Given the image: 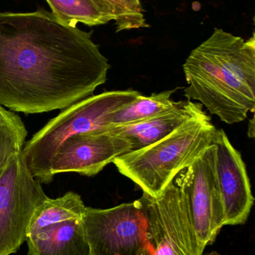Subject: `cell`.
I'll return each mask as SVG.
<instances>
[{"label":"cell","instance_id":"277c9868","mask_svg":"<svg viewBox=\"0 0 255 255\" xmlns=\"http://www.w3.org/2000/svg\"><path fill=\"white\" fill-rule=\"evenodd\" d=\"M140 94L131 89L106 91L64 109L25 142L22 154L33 176L41 184L52 182L51 160L61 144L78 133L107 129L113 114Z\"/></svg>","mask_w":255,"mask_h":255},{"label":"cell","instance_id":"d6986e66","mask_svg":"<svg viewBox=\"0 0 255 255\" xmlns=\"http://www.w3.org/2000/svg\"><path fill=\"white\" fill-rule=\"evenodd\" d=\"M205 255H220V253H217V252H212V253H208V254H206Z\"/></svg>","mask_w":255,"mask_h":255},{"label":"cell","instance_id":"9c48e42d","mask_svg":"<svg viewBox=\"0 0 255 255\" xmlns=\"http://www.w3.org/2000/svg\"><path fill=\"white\" fill-rule=\"evenodd\" d=\"M133 151L131 141L109 129L78 133L66 139L52 157L51 179L64 172L94 176L117 157Z\"/></svg>","mask_w":255,"mask_h":255},{"label":"cell","instance_id":"52a82bcc","mask_svg":"<svg viewBox=\"0 0 255 255\" xmlns=\"http://www.w3.org/2000/svg\"><path fill=\"white\" fill-rule=\"evenodd\" d=\"M175 182L182 190L189 216L202 248L211 245L225 226L224 210L216 175V146L210 145Z\"/></svg>","mask_w":255,"mask_h":255},{"label":"cell","instance_id":"e0dca14e","mask_svg":"<svg viewBox=\"0 0 255 255\" xmlns=\"http://www.w3.org/2000/svg\"><path fill=\"white\" fill-rule=\"evenodd\" d=\"M105 11L113 18L116 25V31L124 30L146 28L148 23L145 17L137 16L127 8L121 0H96Z\"/></svg>","mask_w":255,"mask_h":255},{"label":"cell","instance_id":"8992f818","mask_svg":"<svg viewBox=\"0 0 255 255\" xmlns=\"http://www.w3.org/2000/svg\"><path fill=\"white\" fill-rule=\"evenodd\" d=\"M47 198L22 151L13 157L0 177V255L19 250L34 213Z\"/></svg>","mask_w":255,"mask_h":255},{"label":"cell","instance_id":"5b68a950","mask_svg":"<svg viewBox=\"0 0 255 255\" xmlns=\"http://www.w3.org/2000/svg\"><path fill=\"white\" fill-rule=\"evenodd\" d=\"M84 227L90 255H150L143 197L108 209L85 207Z\"/></svg>","mask_w":255,"mask_h":255},{"label":"cell","instance_id":"5bb4252c","mask_svg":"<svg viewBox=\"0 0 255 255\" xmlns=\"http://www.w3.org/2000/svg\"><path fill=\"white\" fill-rule=\"evenodd\" d=\"M175 91L154 93L148 97L140 94L130 104L113 114L111 126L136 124L172 110L177 104L172 99Z\"/></svg>","mask_w":255,"mask_h":255},{"label":"cell","instance_id":"7a4b0ae2","mask_svg":"<svg viewBox=\"0 0 255 255\" xmlns=\"http://www.w3.org/2000/svg\"><path fill=\"white\" fill-rule=\"evenodd\" d=\"M184 96L222 122L245 121L255 106V37L249 40L221 28L192 51L184 63Z\"/></svg>","mask_w":255,"mask_h":255},{"label":"cell","instance_id":"9a60e30c","mask_svg":"<svg viewBox=\"0 0 255 255\" xmlns=\"http://www.w3.org/2000/svg\"><path fill=\"white\" fill-rule=\"evenodd\" d=\"M54 16L63 23L76 26L104 25L113 20L96 0H46Z\"/></svg>","mask_w":255,"mask_h":255},{"label":"cell","instance_id":"ac0fdd59","mask_svg":"<svg viewBox=\"0 0 255 255\" xmlns=\"http://www.w3.org/2000/svg\"><path fill=\"white\" fill-rule=\"evenodd\" d=\"M121 1L135 14L141 17H145L140 0H121Z\"/></svg>","mask_w":255,"mask_h":255},{"label":"cell","instance_id":"7c38bea8","mask_svg":"<svg viewBox=\"0 0 255 255\" xmlns=\"http://www.w3.org/2000/svg\"><path fill=\"white\" fill-rule=\"evenodd\" d=\"M27 255H90L82 218L46 226L27 235Z\"/></svg>","mask_w":255,"mask_h":255},{"label":"cell","instance_id":"8fae6325","mask_svg":"<svg viewBox=\"0 0 255 255\" xmlns=\"http://www.w3.org/2000/svg\"><path fill=\"white\" fill-rule=\"evenodd\" d=\"M205 115L202 104L186 100L177 102L172 110L151 119L127 125L111 126L108 129L128 138L134 151L157 142L188 121Z\"/></svg>","mask_w":255,"mask_h":255},{"label":"cell","instance_id":"4fadbf2b","mask_svg":"<svg viewBox=\"0 0 255 255\" xmlns=\"http://www.w3.org/2000/svg\"><path fill=\"white\" fill-rule=\"evenodd\" d=\"M85 207L81 196L74 192H67L57 199L48 197L34 213L28 235L50 225L82 218Z\"/></svg>","mask_w":255,"mask_h":255},{"label":"cell","instance_id":"6da1fadb","mask_svg":"<svg viewBox=\"0 0 255 255\" xmlns=\"http://www.w3.org/2000/svg\"><path fill=\"white\" fill-rule=\"evenodd\" d=\"M109 69L91 33L52 12L0 13V106L25 115L62 110L92 96Z\"/></svg>","mask_w":255,"mask_h":255},{"label":"cell","instance_id":"3957f363","mask_svg":"<svg viewBox=\"0 0 255 255\" xmlns=\"http://www.w3.org/2000/svg\"><path fill=\"white\" fill-rule=\"evenodd\" d=\"M216 130L205 115L154 143L117 157L113 163L143 193L156 198L212 145Z\"/></svg>","mask_w":255,"mask_h":255},{"label":"cell","instance_id":"ba28073f","mask_svg":"<svg viewBox=\"0 0 255 255\" xmlns=\"http://www.w3.org/2000/svg\"><path fill=\"white\" fill-rule=\"evenodd\" d=\"M149 232L150 255H202L185 198L175 181L154 198L143 193Z\"/></svg>","mask_w":255,"mask_h":255},{"label":"cell","instance_id":"30bf717a","mask_svg":"<svg viewBox=\"0 0 255 255\" xmlns=\"http://www.w3.org/2000/svg\"><path fill=\"white\" fill-rule=\"evenodd\" d=\"M213 144L216 146V175L224 210L225 226L247 223L254 196L245 163L223 129H217Z\"/></svg>","mask_w":255,"mask_h":255},{"label":"cell","instance_id":"2e32d148","mask_svg":"<svg viewBox=\"0 0 255 255\" xmlns=\"http://www.w3.org/2000/svg\"><path fill=\"white\" fill-rule=\"evenodd\" d=\"M27 133L21 118L0 106V177L10 160L22 152Z\"/></svg>","mask_w":255,"mask_h":255}]
</instances>
